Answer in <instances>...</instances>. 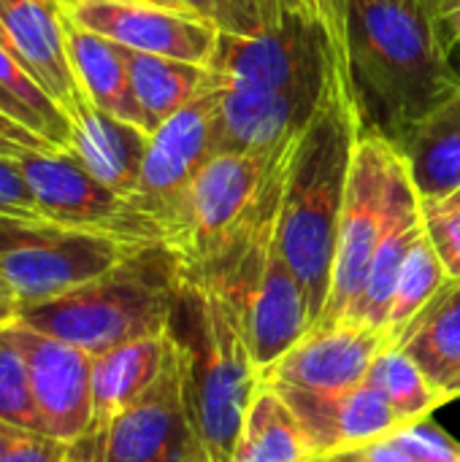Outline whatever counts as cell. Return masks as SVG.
Here are the masks:
<instances>
[{"instance_id": "cell-44", "label": "cell", "mask_w": 460, "mask_h": 462, "mask_svg": "<svg viewBox=\"0 0 460 462\" xmlns=\"http://www.w3.org/2000/svg\"><path fill=\"white\" fill-rule=\"evenodd\" d=\"M8 433H11V425H3V422H0V462H3L5 444H8Z\"/></svg>"}, {"instance_id": "cell-32", "label": "cell", "mask_w": 460, "mask_h": 462, "mask_svg": "<svg viewBox=\"0 0 460 462\" xmlns=\"http://www.w3.org/2000/svg\"><path fill=\"white\" fill-rule=\"evenodd\" d=\"M3 462H68V444L46 433L11 428Z\"/></svg>"}, {"instance_id": "cell-2", "label": "cell", "mask_w": 460, "mask_h": 462, "mask_svg": "<svg viewBox=\"0 0 460 462\" xmlns=\"http://www.w3.org/2000/svg\"><path fill=\"white\" fill-rule=\"evenodd\" d=\"M361 135L347 73L333 65L309 125L293 143L277 219L279 249L304 287L312 325L325 311L336 265L339 225Z\"/></svg>"}, {"instance_id": "cell-3", "label": "cell", "mask_w": 460, "mask_h": 462, "mask_svg": "<svg viewBox=\"0 0 460 462\" xmlns=\"http://www.w3.org/2000/svg\"><path fill=\"white\" fill-rule=\"evenodd\" d=\"M168 333L206 462H230L244 417L263 387V371L252 360L239 319L217 290L182 279Z\"/></svg>"}, {"instance_id": "cell-16", "label": "cell", "mask_w": 460, "mask_h": 462, "mask_svg": "<svg viewBox=\"0 0 460 462\" xmlns=\"http://www.w3.org/2000/svg\"><path fill=\"white\" fill-rule=\"evenodd\" d=\"M390 346L385 333L336 322L312 328L282 360L263 371V382L314 393H344L369 379L374 360Z\"/></svg>"}, {"instance_id": "cell-11", "label": "cell", "mask_w": 460, "mask_h": 462, "mask_svg": "<svg viewBox=\"0 0 460 462\" xmlns=\"http://www.w3.org/2000/svg\"><path fill=\"white\" fill-rule=\"evenodd\" d=\"M65 19L125 49L209 65L220 30L187 8L152 0H68Z\"/></svg>"}, {"instance_id": "cell-29", "label": "cell", "mask_w": 460, "mask_h": 462, "mask_svg": "<svg viewBox=\"0 0 460 462\" xmlns=\"http://www.w3.org/2000/svg\"><path fill=\"white\" fill-rule=\"evenodd\" d=\"M184 5L228 35H260L271 27L263 0H184Z\"/></svg>"}, {"instance_id": "cell-24", "label": "cell", "mask_w": 460, "mask_h": 462, "mask_svg": "<svg viewBox=\"0 0 460 462\" xmlns=\"http://www.w3.org/2000/svg\"><path fill=\"white\" fill-rule=\"evenodd\" d=\"M125 51H127V70H130L136 100L146 114L152 130L163 125L168 116H174L179 108L192 103L195 97L220 87L217 76L206 65L133 51V49Z\"/></svg>"}, {"instance_id": "cell-12", "label": "cell", "mask_w": 460, "mask_h": 462, "mask_svg": "<svg viewBox=\"0 0 460 462\" xmlns=\"http://www.w3.org/2000/svg\"><path fill=\"white\" fill-rule=\"evenodd\" d=\"M217 100H220V87L195 97L192 103L179 108L174 116H168L163 125H157L149 133L133 203L141 211H146L152 219H157V225L163 227V238L174 206L192 184V179L201 173V168L217 154L214 152Z\"/></svg>"}, {"instance_id": "cell-17", "label": "cell", "mask_w": 460, "mask_h": 462, "mask_svg": "<svg viewBox=\"0 0 460 462\" xmlns=\"http://www.w3.org/2000/svg\"><path fill=\"white\" fill-rule=\"evenodd\" d=\"M323 97L220 87L214 119L217 154H266L301 135Z\"/></svg>"}, {"instance_id": "cell-38", "label": "cell", "mask_w": 460, "mask_h": 462, "mask_svg": "<svg viewBox=\"0 0 460 462\" xmlns=\"http://www.w3.org/2000/svg\"><path fill=\"white\" fill-rule=\"evenodd\" d=\"M0 111L5 114V116H11V119H16V122H22L24 127H30L33 133H38L41 138H43V133H41V125H38V119H35V114L22 103V100H16L14 95H8L3 87H0ZM46 141V138H43Z\"/></svg>"}, {"instance_id": "cell-1", "label": "cell", "mask_w": 460, "mask_h": 462, "mask_svg": "<svg viewBox=\"0 0 460 462\" xmlns=\"http://www.w3.org/2000/svg\"><path fill=\"white\" fill-rule=\"evenodd\" d=\"M344 73L361 130L393 146L460 89L434 0H347Z\"/></svg>"}, {"instance_id": "cell-45", "label": "cell", "mask_w": 460, "mask_h": 462, "mask_svg": "<svg viewBox=\"0 0 460 462\" xmlns=\"http://www.w3.org/2000/svg\"><path fill=\"white\" fill-rule=\"evenodd\" d=\"M439 203H445V206H453V208H460V189L458 192H453L447 200H439Z\"/></svg>"}, {"instance_id": "cell-14", "label": "cell", "mask_w": 460, "mask_h": 462, "mask_svg": "<svg viewBox=\"0 0 460 462\" xmlns=\"http://www.w3.org/2000/svg\"><path fill=\"white\" fill-rule=\"evenodd\" d=\"M263 384L277 390L296 414L312 460L355 452L409 425L369 382L344 393H314L277 382Z\"/></svg>"}, {"instance_id": "cell-36", "label": "cell", "mask_w": 460, "mask_h": 462, "mask_svg": "<svg viewBox=\"0 0 460 462\" xmlns=\"http://www.w3.org/2000/svg\"><path fill=\"white\" fill-rule=\"evenodd\" d=\"M263 8H266V16H268V24H279L282 19H287L290 14H304V16H317V5L314 0H263ZM325 27V24H323Z\"/></svg>"}, {"instance_id": "cell-26", "label": "cell", "mask_w": 460, "mask_h": 462, "mask_svg": "<svg viewBox=\"0 0 460 462\" xmlns=\"http://www.w3.org/2000/svg\"><path fill=\"white\" fill-rule=\"evenodd\" d=\"M447 282H450V273H447L445 263L439 260L434 244L428 241V236L423 230V236L415 241V246L407 254V263L401 268V276H399V284H396V295H393V303H390L388 328H385L390 346L399 344V338L412 325V319L437 298V292Z\"/></svg>"}, {"instance_id": "cell-34", "label": "cell", "mask_w": 460, "mask_h": 462, "mask_svg": "<svg viewBox=\"0 0 460 462\" xmlns=\"http://www.w3.org/2000/svg\"><path fill=\"white\" fill-rule=\"evenodd\" d=\"M49 149H54L49 141H43L38 133H33L30 127L0 111V154L19 157L24 152H49Z\"/></svg>"}, {"instance_id": "cell-19", "label": "cell", "mask_w": 460, "mask_h": 462, "mask_svg": "<svg viewBox=\"0 0 460 462\" xmlns=\"http://www.w3.org/2000/svg\"><path fill=\"white\" fill-rule=\"evenodd\" d=\"M146 143V130L95 108L89 100L70 114L68 152L87 168L89 176L130 200L138 189Z\"/></svg>"}, {"instance_id": "cell-20", "label": "cell", "mask_w": 460, "mask_h": 462, "mask_svg": "<svg viewBox=\"0 0 460 462\" xmlns=\"http://www.w3.org/2000/svg\"><path fill=\"white\" fill-rule=\"evenodd\" d=\"M168 357V330L114 346L103 355H92V422L84 436L100 433L127 406H133L160 379Z\"/></svg>"}, {"instance_id": "cell-6", "label": "cell", "mask_w": 460, "mask_h": 462, "mask_svg": "<svg viewBox=\"0 0 460 462\" xmlns=\"http://www.w3.org/2000/svg\"><path fill=\"white\" fill-rule=\"evenodd\" d=\"M138 249L144 246L108 233L0 214V279L19 298V309L92 282Z\"/></svg>"}, {"instance_id": "cell-10", "label": "cell", "mask_w": 460, "mask_h": 462, "mask_svg": "<svg viewBox=\"0 0 460 462\" xmlns=\"http://www.w3.org/2000/svg\"><path fill=\"white\" fill-rule=\"evenodd\" d=\"M68 462H206L187 414L174 341L160 379L100 433L70 444Z\"/></svg>"}, {"instance_id": "cell-27", "label": "cell", "mask_w": 460, "mask_h": 462, "mask_svg": "<svg viewBox=\"0 0 460 462\" xmlns=\"http://www.w3.org/2000/svg\"><path fill=\"white\" fill-rule=\"evenodd\" d=\"M366 382L377 387L407 422L431 417L439 406H445L442 390L428 382L423 368L401 346H388L374 360Z\"/></svg>"}, {"instance_id": "cell-15", "label": "cell", "mask_w": 460, "mask_h": 462, "mask_svg": "<svg viewBox=\"0 0 460 462\" xmlns=\"http://www.w3.org/2000/svg\"><path fill=\"white\" fill-rule=\"evenodd\" d=\"M0 46L65 111L87 103L65 38L62 8L52 0H0Z\"/></svg>"}, {"instance_id": "cell-18", "label": "cell", "mask_w": 460, "mask_h": 462, "mask_svg": "<svg viewBox=\"0 0 460 462\" xmlns=\"http://www.w3.org/2000/svg\"><path fill=\"white\" fill-rule=\"evenodd\" d=\"M423 230H426L423 227V200H420V195L415 189V181H412V176H409V171H407V165L401 160L399 171H396V179H393L390 214H388L382 241H380V246L374 252L366 284H363L355 306L344 314L342 322L385 333L401 268L407 263L409 249L423 236Z\"/></svg>"}, {"instance_id": "cell-22", "label": "cell", "mask_w": 460, "mask_h": 462, "mask_svg": "<svg viewBox=\"0 0 460 462\" xmlns=\"http://www.w3.org/2000/svg\"><path fill=\"white\" fill-rule=\"evenodd\" d=\"M420 200H447L460 189V89L423 116L396 146Z\"/></svg>"}, {"instance_id": "cell-4", "label": "cell", "mask_w": 460, "mask_h": 462, "mask_svg": "<svg viewBox=\"0 0 460 462\" xmlns=\"http://www.w3.org/2000/svg\"><path fill=\"white\" fill-rule=\"evenodd\" d=\"M179 282L174 252L165 244H155L92 282L22 306L16 319L89 355H103L114 346L165 333Z\"/></svg>"}, {"instance_id": "cell-40", "label": "cell", "mask_w": 460, "mask_h": 462, "mask_svg": "<svg viewBox=\"0 0 460 462\" xmlns=\"http://www.w3.org/2000/svg\"><path fill=\"white\" fill-rule=\"evenodd\" d=\"M445 32H447V46H450V54H453V62L460 54V8L445 16Z\"/></svg>"}, {"instance_id": "cell-41", "label": "cell", "mask_w": 460, "mask_h": 462, "mask_svg": "<svg viewBox=\"0 0 460 462\" xmlns=\"http://www.w3.org/2000/svg\"><path fill=\"white\" fill-rule=\"evenodd\" d=\"M442 398H445V406H447L450 401H460V379H455V382L442 393Z\"/></svg>"}, {"instance_id": "cell-42", "label": "cell", "mask_w": 460, "mask_h": 462, "mask_svg": "<svg viewBox=\"0 0 460 462\" xmlns=\"http://www.w3.org/2000/svg\"><path fill=\"white\" fill-rule=\"evenodd\" d=\"M437 3V8L442 11V16H447V14H453V11H458L460 8V0H434Z\"/></svg>"}, {"instance_id": "cell-31", "label": "cell", "mask_w": 460, "mask_h": 462, "mask_svg": "<svg viewBox=\"0 0 460 462\" xmlns=\"http://www.w3.org/2000/svg\"><path fill=\"white\" fill-rule=\"evenodd\" d=\"M423 225L450 279H460V208L423 200Z\"/></svg>"}, {"instance_id": "cell-35", "label": "cell", "mask_w": 460, "mask_h": 462, "mask_svg": "<svg viewBox=\"0 0 460 462\" xmlns=\"http://www.w3.org/2000/svg\"><path fill=\"white\" fill-rule=\"evenodd\" d=\"M317 16L328 30L333 54L344 68V49H347V0H314Z\"/></svg>"}, {"instance_id": "cell-25", "label": "cell", "mask_w": 460, "mask_h": 462, "mask_svg": "<svg viewBox=\"0 0 460 462\" xmlns=\"http://www.w3.org/2000/svg\"><path fill=\"white\" fill-rule=\"evenodd\" d=\"M230 462H312L296 414L268 384L260 387L244 417Z\"/></svg>"}, {"instance_id": "cell-28", "label": "cell", "mask_w": 460, "mask_h": 462, "mask_svg": "<svg viewBox=\"0 0 460 462\" xmlns=\"http://www.w3.org/2000/svg\"><path fill=\"white\" fill-rule=\"evenodd\" d=\"M0 422L19 430L43 433L30 390L27 363L14 336L11 319L0 322Z\"/></svg>"}, {"instance_id": "cell-8", "label": "cell", "mask_w": 460, "mask_h": 462, "mask_svg": "<svg viewBox=\"0 0 460 462\" xmlns=\"http://www.w3.org/2000/svg\"><path fill=\"white\" fill-rule=\"evenodd\" d=\"M399 162L401 154L390 141H385L377 133L361 130L352 168H350V181H347L342 225H339L331 295L323 317L312 328L336 325L355 306L388 225Z\"/></svg>"}, {"instance_id": "cell-7", "label": "cell", "mask_w": 460, "mask_h": 462, "mask_svg": "<svg viewBox=\"0 0 460 462\" xmlns=\"http://www.w3.org/2000/svg\"><path fill=\"white\" fill-rule=\"evenodd\" d=\"M333 65L339 60L323 22L290 14L260 35L220 32L206 68L217 76L220 87L323 97Z\"/></svg>"}, {"instance_id": "cell-21", "label": "cell", "mask_w": 460, "mask_h": 462, "mask_svg": "<svg viewBox=\"0 0 460 462\" xmlns=\"http://www.w3.org/2000/svg\"><path fill=\"white\" fill-rule=\"evenodd\" d=\"M65 38H68V54L73 62L76 79L84 95L89 97V103L122 122H130L152 133V125L146 114L141 111L136 92H133L125 46L98 32H89L68 19H65Z\"/></svg>"}, {"instance_id": "cell-37", "label": "cell", "mask_w": 460, "mask_h": 462, "mask_svg": "<svg viewBox=\"0 0 460 462\" xmlns=\"http://www.w3.org/2000/svg\"><path fill=\"white\" fill-rule=\"evenodd\" d=\"M355 452L361 455V460L363 462H418L412 455H407L401 447H396V444L388 441V439L374 441V444H369V447H361V449H355Z\"/></svg>"}, {"instance_id": "cell-43", "label": "cell", "mask_w": 460, "mask_h": 462, "mask_svg": "<svg viewBox=\"0 0 460 462\" xmlns=\"http://www.w3.org/2000/svg\"><path fill=\"white\" fill-rule=\"evenodd\" d=\"M52 3L62 5V3H68V0H52ZM152 3H160V5H174V8H187V5H184V0H152ZM187 11H190V8H187Z\"/></svg>"}, {"instance_id": "cell-30", "label": "cell", "mask_w": 460, "mask_h": 462, "mask_svg": "<svg viewBox=\"0 0 460 462\" xmlns=\"http://www.w3.org/2000/svg\"><path fill=\"white\" fill-rule=\"evenodd\" d=\"M388 441L401 447L418 462H460V444L445 433L431 417L415 420L401 430L390 433Z\"/></svg>"}, {"instance_id": "cell-13", "label": "cell", "mask_w": 460, "mask_h": 462, "mask_svg": "<svg viewBox=\"0 0 460 462\" xmlns=\"http://www.w3.org/2000/svg\"><path fill=\"white\" fill-rule=\"evenodd\" d=\"M11 328L27 363L41 430L76 444L92 422V355L19 319H11Z\"/></svg>"}, {"instance_id": "cell-9", "label": "cell", "mask_w": 460, "mask_h": 462, "mask_svg": "<svg viewBox=\"0 0 460 462\" xmlns=\"http://www.w3.org/2000/svg\"><path fill=\"white\" fill-rule=\"evenodd\" d=\"M38 214L49 222L108 233L130 244H165L163 227L130 198L100 184L68 149L24 152L16 157Z\"/></svg>"}, {"instance_id": "cell-5", "label": "cell", "mask_w": 460, "mask_h": 462, "mask_svg": "<svg viewBox=\"0 0 460 462\" xmlns=\"http://www.w3.org/2000/svg\"><path fill=\"white\" fill-rule=\"evenodd\" d=\"M287 146L266 154H214L165 222V246L190 276L214 265L282 198Z\"/></svg>"}, {"instance_id": "cell-39", "label": "cell", "mask_w": 460, "mask_h": 462, "mask_svg": "<svg viewBox=\"0 0 460 462\" xmlns=\"http://www.w3.org/2000/svg\"><path fill=\"white\" fill-rule=\"evenodd\" d=\"M19 314V298L14 295V290L0 279V322L16 319Z\"/></svg>"}, {"instance_id": "cell-23", "label": "cell", "mask_w": 460, "mask_h": 462, "mask_svg": "<svg viewBox=\"0 0 460 462\" xmlns=\"http://www.w3.org/2000/svg\"><path fill=\"white\" fill-rule=\"evenodd\" d=\"M442 393L460 379V279H450L412 319L399 344Z\"/></svg>"}, {"instance_id": "cell-33", "label": "cell", "mask_w": 460, "mask_h": 462, "mask_svg": "<svg viewBox=\"0 0 460 462\" xmlns=\"http://www.w3.org/2000/svg\"><path fill=\"white\" fill-rule=\"evenodd\" d=\"M0 214L41 217L16 157H5V154H0Z\"/></svg>"}]
</instances>
